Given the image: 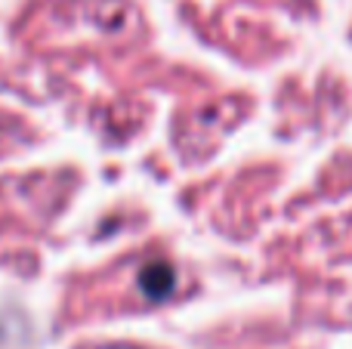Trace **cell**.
I'll list each match as a JSON object with an SVG mask.
<instances>
[{
    "label": "cell",
    "mask_w": 352,
    "mask_h": 349,
    "mask_svg": "<svg viewBox=\"0 0 352 349\" xmlns=\"http://www.w3.org/2000/svg\"><path fill=\"white\" fill-rule=\"evenodd\" d=\"M173 284H176L173 266L164 263V260H155V263H148L146 269H142V275H140V288L146 291L148 300H164V297L173 291Z\"/></svg>",
    "instance_id": "1"
}]
</instances>
